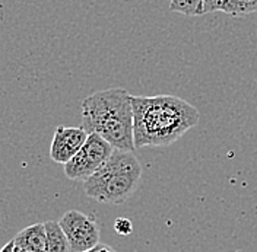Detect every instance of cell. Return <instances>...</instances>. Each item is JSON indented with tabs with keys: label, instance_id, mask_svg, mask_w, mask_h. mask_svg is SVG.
Returning a JSON list of instances; mask_svg holds the SVG:
<instances>
[{
	"label": "cell",
	"instance_id": "1",
	"mask_svg": "<svg viewBox=\"0 0 257 252\" xmlns=\"http://www.w3.org/2000/svg\"><path fill=\"white\" fill-rule=\"evenodd\" d=\"M130 99L136 149L170 146L200 121L197 108L176 95H132Z\"/></svg>",
	"mask_w": 257,
	"mask_h": 252
},
{
	"label": "cell",
	"instance_id": "2",
	"mask_svg": "<svg viewBox=\"0 0 257 252\" xmlns=\"http://www.w3.org/2000/svg\"><path fill=\"white\" fill-rule=\"evenodd\" d=\"M132 95L123 88L94 92L82 101V128L96 133L114 149L135 152Z\"/></svg>",
	"mask_w": 257,
	"mask_h": 252
},
{
	"label": "cell",
	"instance_id": "3",
	"mask_svg": "<svg viewBox=\"0 0 257 252\" xmlns=\"http://www.w3.org/2000/svg\"><path fill=\"white\" fill-rule=\"evenodd\" d=\"M142 178V166L133 152L114 149L108 160L83 181L85 194L102 204H123L135 194Z\"/></svg>",
	"mask_w": 257,
	"mask_h": 252
},
{
	"label": "cell",
	"instance_id": "4",
	"mask_svg": "<svg viewBox=\"0 0 257 252\" xmlns=\"http://www.w3.org/2000/svg\"><path fill=\"white\" fill-rule=\"evenodd\" d=\"M114 147L99 134H88L79 152L64 163V175L72 181H86L108 160Z\"/></svg>",
	"mask_w": 257,
	"mask_h": 252
},
{
	"label": "cell",
	"instance_id": "5",
	"mask_svg": "<svg viewBox=\"0 0 257 252\" xmlns=\"http://www.w3.org/2000/svg\"><path fill=\"white\" fill-rule=\"evenodd\" d=\"M59 223L67 237L70 252H86L99 245L101 230L94 216L79 210H69Z\"/></svg>",
	"mask_w": 257,
	"mask_h": 252
},
{
	"label": "cell",
	"instance_id": "6",
	"mask_svg": "<svg viewBox=\"0 0 257 252\" xmlns=\"http://www.w3.org/2000/svg\"><path fill=\"white\" fill-rule=\"evenodd\" d=\"M88 139V133L82 127L59 126L54 131L50 147V158L57 163H67L73 158L83 143Z\"/></svg>",
	"mask_w": 257,
	"mask_h": 252
},
{
	"label": "cell",
	"instance_id": "7",
	"mask_svg": "<svg viewBox=\"0 0 257 252\" xmlns=\"http://www.w3.org/2000/svg\"><path fill=\"white\" fill-rule=\"evenodd\" d=\"M15 252H46L47 232L44 223H34L22 229L15 237Z\"/></svg>",
	"mask_w": 257,
	"mask_h": 252
},
{
	"label": "cell",
	"instance_id": "8",
	"mask_svg": "<svg viewBox=\"0 0 257 252\" xmlns=\"http://www.w3.org/2000/svg\"><path fill=\"white\" fill-rule=\"evenodd\" d=\"M222 12L225 15L241 16L257 14V0H205L203 14Z\"/></svg>",
	"mask_w": 257,
	"mask_h": 252
},
{
	"label": "cell",
	"instance_id": "9",
	"mask_svg": "<svg viewBox=\"0 0 257 252\" xmlns=\"http://www.w3.org/2000/svg\"><path fill=\"white\" fill-rule=\"evenodd\" d=\"M47 232V245L46 252H70L67 237L60 227V223L54 220L44 221Z\"/></svg>",
	"mask_w": 257,
	"mask_h": 252
},
{
	"label": "cell",
	"instance_id": "10",
	"mask_svg": "<svg viewBox=\"0 0 257 252\" xmlns=\"http://www.w3.org/2000/svg\"><path fill=\"white\" fill-rule=\"evenodd\" d=\"M205 0H170V11L186 16H202Z\"/></svg>",
	"mask_w": 257,
	"mask_h": 252
},
{
	"label": "cell",
	"instance_id": "11",
	"mask_svg": "<svg viewBox=\"0 0 257 252\" xmlns=\"http://www.w3.org/2000/svg\"><path fill=\"white\" fill-rule=\"evenodd\" d=\"M114 230L118 233V235H130L132 230H133V226H132V221L124 217H118L114 221Z\"/></svg>",
	"mask_w": 257,
	"mask_h": 252
},
{
	"label": "cell",
	"instance_id": "12",
	"mask_svg": "<svg viewBox=\"0 0 257 252\" xmlns=\"http://www.w3.org/2000/svg\"><path fill=\"white\" fill-rule=\"evenodd\" d=\"M0 252H15V242H14V239L9 240L6 245H3V248L0 249Z\"/></svg>",
	"mask_w": 257,
	"mask_h": 252
},
{
	"label": "cell",
	"instance_id": "13",
	"mask_svg": "<svg viewBox=\"0 0 257 252\" xmlns=\"http://www.w3.org/2000/svg\"><path fill=\"white\" fill-rule=\"evenodd\" d=\"M104 252H115V251H112L110 246H107V245H105V248H104Z\"/></svg>",
	"mask_w": 257,
	"mask_h": 252
},
{
	"label": "cell",
	"instance_id": "14",
	"mask_svg": "<svg viewBox=\"0 0 257 252\" xmlns=\"http://www.w3.org/2000/svg\"><path fill=\"white\" fill-rule=\"evenodd\" d=\"M235 252H241V251H235Z\"/></svg>",
	"mask_w": 257,
	"mask_h": 252
}]
</instances>
